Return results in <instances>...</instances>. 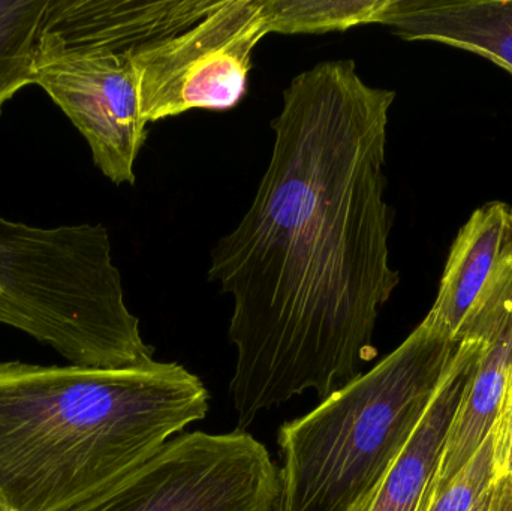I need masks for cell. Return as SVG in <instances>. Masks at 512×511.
<instances>
[{
    "label": "cell",
    "instance_id": "obj_9",
    "mask_svg": "<svg viewBox=\"0 0 512 511\" xmlns=\"http://www.w3.org/2000/svg\"><path fill=\"white\" fill-rule=\"evenodd\" d=\"M481 341L457 339L456 356L411 440L361 511H429L451 422L477 371Z\"/></svg>",
    "mask_w": 512,
    "mask_h": 511
},
{
    "label": "cell",
    "instance_id": "obj_14",
    "mask_svg": "<svg viewBox=\"0 0 512 511\" xmlns=\"http://www.w3.org/2000/svg\"><path fill=\"white\" fill-rule=\"evenodd\" d=\"M495 480V449L490 434L474 458L433 501L429 511H471Z\"/></svg>",
    "mask_w": 512,
    "mask_h": 511
},
{
    "label": "cell",
    "instance_id": "obj_6",
    "mask_svg": "<svg viewBox=\"0 0 512 511\" xmlns=\"http://www.w3.org/2000/svg\"><path fill=\"white\" fill-rule=\"evenodd\" d=\"M277 497L279 471L251 434L188 432L65 511H274Z\"/></svg>",
    "mask_w": 512,
    "mask_h": 511
},
{
    "label": "cell",
    "instance_id": "obj_4",
    "mask_svg": "<svg viewBox=\"0 0 512 511\" xmlns=\"http://www.w3.org/2000/svg\"><path fill=\"white\" fill-rule=\"evenodd\" d=\"M219 5L221 0L48 2L33 54V84L71 120L114 185H134L147 138L132 56L189 29Z\"/></svg>",
    "mask_w": 512,
    "mask_h": 511
},
{
    "label": "cell",
    "instance_id": "obj_11",
    "mask_svg": "<svg viewBox=\"0 0 512 511\" xmlns=\"http://www.w3.org/2000/svg\"><path fill=\"white\" fill-rule=\"evenodd\" d=\"M512 245V207L492 201L478 207L450 249L438 296L423 323L456 342L463 323Z\"/></svg>",
    "mask_w": 512,
    "mask_h": 511
},
{
    "label": "cell",
    "instance_id": "obj_18",
    "mask_svg": "<svg viewBox=\"0 0 512 511\" xmlns=\"http://www.w3.org/2000/svg\"><path fill=\"white\" fill-rule=\"evenodd\" d=\"M0 511H6V510H5V507H3V504H2V503H0Z\"/></svg>",
    "mask_w": 512,
    "mask_h": 511
},
{
    "label": "cell",
    "instance_id": "obj_12",
    "mask_svg": "<svg viewBox=\"0 0 512 511\" xmlns=\"http://www.w3.org/2000/svg\"><path fill=\"white\" fill-rule=\"evenodd\" d=\"M390 0H261L268 33H325L381 23Z\"/></svg>",
    "mask_w": 512,
    "mask_h": 511
},
{
    "label": "cell",
    "instance_id": "obj_8",
    "mask_svg": "<svg viewBox=\"0 0 512 511\" xmlns=\"http://www.w3.org/2000/svg\"><path fill=\"white\" fill-rule=\"evenodd\" d=\"M463 333L480 338V359L451 422L432 503L474 458L492 434L498 417L512 365V245L469 312L457 339Z\"/></svg>",
    "mask_w": 512,
    "mask_h": 511
},
{
    "label": "cell",
    "instance_id": "obj_17",
    "mask_svg": "<svg viewBox=\"0 0 512 511\" xmlns=\"http://www.w3.org/2000/svg\"><path fill=\"white\" fill-rule=\"evenodd\" d=\"M492 486H490L489 491L480 498V501L475 504L474 509L471 511H492Z\"/></svg>",
    "mask_w": 512,
    "mask_h": 511
},
{
    "label": "cell",
    "instance_id": "obj_3",
    "mask_svg": "<svg viewBox=\"0 0 512 511\" xmlns=\"http://www.w3.org/2000/svg\"><path fill=\"white\" fill-rule=\"evenodd\" d=\"M457 342L421 323L375 368L279 431L274 511H361L411 440Z\"/></svg>",
    "mask_w": 512,
    "mask_h": 511
},
{
    "label": "cell",
    "instance_id": "obj_10",
    "mask_svg": "<svg viewBox=\"0 0 512 511\" xmlns=\"http://www.w3.org/2000/svg\"><path fill=\"white\" fill-rule=\"evenodd\" d=\"M379 24L406 41L478 54L512 75V0H390Z\"/></svg>",
    "mask_w": 512,
    "mask_h": 511
},
{
    "label": "cell",
    "instance_id": "obj_2",
    "mask_svg": "<svg viewBox=\"0 0 512 511\" xmlns=\"http://www.w3.org/2000/svg\"><path fill=\"white\" fill-rule=\"evenodd\" d=\"M177 363L84 368L0 362V503L65 511L143 464L209 413Z\"/></svg>",
    "mask_w": 512,
    "mask_h": 511
},
{
    "label": "cell",
    "instance_id": "obj_7",
    "mask_svg": "<svg viewBox=\"0 0 512 511\" xmlns=\"http://www.w3.org/2000/svg\"><path fill=\"white\" fill-rule=\"evenodd\" d=\"M267 35L261 0H222L189 29L138 48L132 63L144 122L236 107L248 92L252 53Z\"/></svg>",
    "mask_w": 512,
    "mask_h": 511
},
{
    "label": "cell",
    "instance_id": "obj_5",
    "mask_svg": "<svg viewBox=\"0 0 512 511\" xmlns=\"http://www.w3.org/2000/svg\"><path fill=\"white\" fill-rule=\"evenodd\" d=\"M0 324L56 350L69 365L155 362L102 224L38 227L0 215Z\"/></svg>",
    "mask_w": 512,
    "mask_h": 511
},
{
    "label": "cell",
    "instance_id": "obj_15",
    "mask_svg": "<svg viewBox=\"0 0 512 511\" xmlns=\"http://www.w3.org/2000/svg\"><path fill=\"white\" fill-rule=\"evenodd\" d=\"M496 480L512 479V365L492 431Z\"/></svg>",
    "mask_w": 512,
    "mask_h": 511
},
{
    "label": "cell",
    "instance_id": "obj_1",
    "mask_svg": "<svg viewBox=\"0 0 512 511\" xmlns=\"http://www.w3.org/2000/svg\"><path fill=\"white\" fill-rule=\"evenodd\" d=\"M394 99L354 60L318 63L283 92L254 201L210 255V281L234 302L240 429L307 390L324 401L375 357L376 321L400 284L384 173Z\"/></svg>",
    "mask_w": 512,
    "mask_h": 511
},
{
    "label": "cell",
    "instance_id": "obj_13",
    "mask_svg": "<svg viewBox=\"0 0 512 511\" xmlns=\"http://www.w3.org/2000/svg\"><path fill=\"white\" fill-rule=\"evenodd\" d=\"M48 2L0 0V113L20 90L33 84V54Z\"/></svg>",
    "mask_w": 512,
    "mask_h": 511
},
{
    "label": "cell",
    "instance_id": "obj_16",
    "mask_svg": "<svg viewBox=\"0 0 512 511\" xmlns=\"http://www.w3.org/2000/svg\"><path fill=\"white\" fill-rule=\"evenodd\" d=\"M492 511H512V479L495 480L493 483Z\"/></svg>",
    "mask_w": 512,
    "mask_h": 511
}]
</instances>
